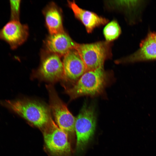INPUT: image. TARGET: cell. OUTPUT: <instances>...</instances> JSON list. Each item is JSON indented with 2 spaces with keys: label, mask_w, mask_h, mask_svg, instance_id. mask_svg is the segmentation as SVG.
I'll use <instances>...</instances> for the list:
<instances>
[{
  "label": "cell",
  "mask_w": 156,
  "mask_h": 156,
  "mask_svg": "<svg viewBox=\"0 0 156 156\" xmlns=\"http://www.w3.org/2000/svg\"><path fill=\"white\" fill-rule=\"evenodd\" d=\"M76 43L64 31L50 34L46 39L45 45L46 50L61 57H64L70 50L74 49Z\"/></svg>",
  "instance_id": "7c38bea8"
},
{
  "label": "cell",
  "mask_w": 156,
  "mask_h": 156,
  "mask_svg": "<svg viewBox=\"0 0 156 156\" xmlns=\"http://www.w3.org/2000/svg\"><path fill=\"white\" fill-rule=\"evenodd\" d=\"M112 46L111 42L105 40L88 44L76 43L74 49L81 56L88 71L103 66L105 61L112 57Z\"/></svg>",
  "instance_id": "277c9868"
},
{
  "label": "cell",
  "mask_w": 156,
  "mask_h": 156,
  "mask_svg": "<svg viewBox=\"0 0 156 156\" xmlns=\"http://www.w3.org/2000/svg\"><path fill=\"white\" fill-rule=\"evenodd\" d=\"M112 74L105 70L104 66L87 71L76 83L65 89L70 100L84 96L94 97L103 93L109 83Z\"/></svg>",
  "instance_id": "6da1fadb"
},
{
  "label": "cell",
  "mask_w": 156,
  "mask_h": 156,
  "mask_svg": "<svg viewBox=\"0 0 156 156\" xmlns=\"http://www.w3.org/2000/svg\"><path fill=\"white\" fill-rule=\"evenodd\" d=\"M151 33L152 37L156 42V33Z\"/></svg>",
  "instance_id": "2e32d148"
},
{
  "label": "cell",
  "mask_w": 156,
  "mask_h": 156,
  "mask_svg": "<svg viewBox=\"0 0 156 156\" xmlns=\"http://www.w3.org/2000/svg\"><path fill=\"white\" fill-rule=\"evenodd\" d=\"M64 57L63 81L73 86L87 71V68L81 56L75 49H71Z\"/></svg>",
  "instance_id": "ba28073f"
},
{
  "label": "cell",
  "mask_w": 156,
  "mask_h": 156,
  "mask_svg": "<svg viewBox=\"0 0 156 156\" xmlns=\"http://www.w3.org/2000/svg\"><path fill=\"white\" fill-rule=\"evenodd\" d=\"M68 3L75 17L83 25L88 33H91L96 28L104 25L109 22L108 20L105 17L81 8L74 1H68Z\"/></svg>",
  "instance_id": "8fae6325"
},
{
  "label": "cell",
  "mask_w": 156,
  "mask_h": 156,
  "mask_svg": "<svg viewBox=\"0 0 156 156\" xmlns=\"http://www.w3.org/2000/svg\"><path fill=\"white\" fill-rule=\"evenodd\" d=\"M96 124V114L94 106L85 103L75 119V130L77 153H81L84 150L93 137Z\"/></svg>",
  "instance_id": "5b68a950"
},
{
  "label": "cell",
  "mask_w": 156,
  "mask_h": 156,
  "mask_svg": "<svg viewBox=\"0 0 156 156\" xmlns=\"http://www.w3.org/2000/svg\"><path fill=\"white\" fill-rule=\"evenodd\" d=\"M46 25L50 34L64 31L61 10L54 3L48 4L43 10Z\"/></svg>",
  "instance_id": "4fadbf2b"
},
{
  "label": "cell",
  "mask_w": 156,
  "mask_h": 156,
  "mask_svg": "<svg viewBox=\"0 0 156 156\" xmlns=\"http://www.w3.org/2000/svg\"><path fill=\"white\" fill-rule=\"evenodd\" d=\"M10 20L19 21L20 0L10 1Z\"/></svg>",
  "instance_id": "9a60e30c"
},
{
  "label": "cell",
  "mask_w": 156,
  "mask_h": 156,
  "mask_svg": "<svg viewBox=\"0 0 156 156\" xmlns=\"http://www.w3.org/2000/svg\"><path fill=\"white\" fill-rule=\"evenodd\" d=\"M28 35V26L19 21L10 20L0 29V39L7 42L12 50L23 43Z\"/></svg>",
  "instance_id": "9c48e42d"
},
{
  "label": "cell",
  "mask_w": 156,
  "mask_h": 156,
  "mask_svg": "<svg viewBox=\"0 0 156 156\" xmlns=\"http://www.w3.org/2000/svg\"><path fill=\"white\" fill-rule=\"evenodd\" d=\"M60 57L47 50L43 51L41 56L40 66L34 72L33 77L52 83L63 81L64 68Z\"/></svg>",
  "instance_id": "52a82bcc"
},
{
  "label": "cell",
  "mask_w": 156,
  "mask_h": 156,
  "mask_svg": "<svg viewBox=\"0 0 156 156\" xmlns=\"http://www.w3.org/2000/svg\"><path fill=\"white\" fill-rule=\"evenodd\" d=\"M103 32L105 41L111 42L119 37L121 30L118 22L114 20L107 23L103 29Z\"/></svg>",
  "instance_id": "5bb4252c"
},
{
  "label": "cell",
  "mask_w": 156,
  "mask_h": 156,
  "mask_svg": "<svg viewBox=\"0 0 156 156\" xmlns=\"http://www.w3.org/2000/svg\"><path fill=\"white\" fill-rule=\"evenodd\" d=\"M1 104L41 130L52 118L50 107L38 101L27 99L5 100Z\"/></svg>",
  "instance_id": "7a4b0ae2"
},
{
  "label": "cell",
  "mask_w": 156,
  "mask_h": 156,
  "mask_svg": "<svg viewBox=\"0 0 156 156\" xmlns=\"http://www.w3.org/2000/svg\"><path fill=\"white\" fill-rule=\"evenodd\" d=\"M44 149L49 156H72V150L67 134L57 126L52 118L41 130Z\"/></svg>",
  "instance_id": "3957f363"
},
{
  "label": "cell",
  "mask_w": 156,
  "mask_h": 156,
  "mask_svg": "<svg viewBox=\"0 0 156 156\" xmlns=\"http://www.w3.org/2000/svg\"><path fill=\"white\" fill-rule=\"evenodd\" d=\"M156 60V42L151 33L141 42L140 48L131 55L115 61L116 64L128 63Z\"/></svg>",
  "instance_id": "30bf717a"
},
{
  "label": "cell",
  "mask_w": 156,
  "mask_h": 156,
  "mask_svg": "<svg viewBox=\"0 0 156 156\" xmlns=\"http://www.w3.org/2000/svg\"><path fill=\"white\" fill-rule=\"evenodd\" d=\"M49 98L50 107L56 124L68 135L70 140L73 139L75 133L76 118L68 109L67 106L58 96L53 86L46 85Z\"/></svg>",
  "instance_id": "8992f818"
}]
</instances>
